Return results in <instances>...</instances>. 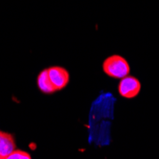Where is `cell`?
Listing matches in <instances>:
<instances>
[{
  "label": "cell",
  "instance_id": "1",
  "mask_svg": "<svg viewBox=\"0 0 159 159\" xmlns=\"http://www.w3.org/2000/svg\"><path fill=\"white\" fill-rule=\"evenodd\" d=\"M102 68L103 71L108 76L115 79H121L129 75L131 71V67L128 61L123 56L118 54L107 57L103 62Z\"/></svg>",
  "mask_w": 159,
  "mask_h": 159
},
{
  "label": "cell",
  "instance_id": "2",
  "mask_svg": "<svg viewBox=\"0 0 159 159\" xmlns=\"http://www.w3.org/2000/svg\"><path fill=\"white\" fill-rule=\"evenodd\" d=\"M141 91L140 81L134 77L127 75L121 78L118 84V93L119 94L127 99H132L136 97Z\"/></svg>",
  "mask_w": 159,
  "mask_h": 159
},
{
  "label": "cell",
  "instance_id": "3",
  "mask_svg": "<svg viewBox=\"0 0 159 159\" xmlns=\"http://www.w3.org/2000/svg\"><path fill=\"white\" fill-rule=\"evenodd\" d=\"M49 77L57 91L63 90L70 82L69 71L59 66H52L47 69Z\"/></svg>",
  "mask_w": 159,
  "mask_h": 159
},
{
  "label": "cell",
  "instance_id": "4",
  "mask_svg": "<svg viewBox=\"0 0 159 159\" xmlns=\"http://www.w3.org/2000/svg\"><path fill=\"white\" fill-rule=\"evenodd\" d=\"M16 150V142L11 134L0 132V159H6Z\"/></svg>",
  "mask_w": 159,
  "mask_h": 159
},
{
  "label": "cell",
  "instance_id": "5",
  "mask_svg": "<svg viewBox=\"0 0 159 159\" xmlns=\"http://www.w3.org/2000/svg\"><path fill=\"white\" fill-rule=\"evenodd\" d=\"M37 86L38 89L45 94H52L57 90L55 89V87L52 83L49 75H48V70H43L41 73L37 76Z\"/></svg>",
  "mask_w": 159,
  "mask_h": 159
},
{
  "label": "cell",
  "instance_id": "6",
  "mask_svg": "<svg viewBox=\"0 0 159 159\" xmlns=\"http://www.w3.org/2000/svg\"><path fill=\"white\" fill-rule=\"evenodd\" d=\"M31 155L26 152L20 150H14L6 159H31Z\"/></svg>",
  "mask_w": 159,
  "mask_h": 159
}]
</instances>
